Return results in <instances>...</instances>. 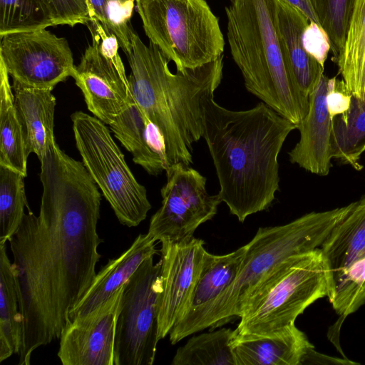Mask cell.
<instances>
[{
	"mask_svg": "<svg viewBox=\"0 0 365 365\" xmlns=\"http://www.w3.org/2000/svg\"><path fill=\"white\" fill-rule=\"evenodd\" d=\"M40 163L38 215L26 213L8 241L22 324L19 365L60 338L96 275L103 242L97 231L101 194L83 163L57 143Z\"/></svg>",
	"mask_w": 365,
	"mask_h": 365,
	"instance_id": "cell-1",
	"label": "cell"
},
{
	"mask_svg": "<svg viewBox=\"0 0 365 365\" xmlns=\"http://www.w3.org/2000/svg\"><path fill=\"white\" fill-rule=\"evenodd\" d=\"M203 133L220 184L217 193L240 222L267 209L279 187L278 156L297 125L264 103L245 110L203 102Z\"/></svg>",
	"mask_w": 365,
	"mask_h": 365,
	"instance_id": "cell-2",
	"label": "cell"
},
{
	"mask_svg": "<svg viewBox=\"0 0 365 365\" xmlns=\"http://www.w3.org/2000/svg\"><path fill=\"white\" fill-rule=\"evenodd\" d=\"M126 56L132 93L158 132L165 170L177 163L190 166L193 144L202 137L204 100L214 95L222 79L223 55L210 63L173 73L170 61L160 48L150 42L145 45L133 31L131 49Z\"/></svg>",
	"mask_w": 365,
	"mask_h": 365,
	"instance_id": "cell-3",
	"label": "cell"
},
{
	"mask_svg": "<svg viewBox=\"0 0 365 365\" xmlns=\"http://www.w3.org/2000/svg\"><path fill=\"white\" fill-rule=\"evenodd\" d=\"M277 0H230L225 7L227 38L246 89L298 125L309 99L295 88L277 35Z\"/></svg>",
	"mask_w": 365,
	"mask_h": 365,
	"instance_id": "cell-4",
	"label": "cell"
},
{
	"mask_svg": "<svg viewBox=\"0 0 365 365\" xmlns=\"http://www.w3.org/2000/svg\"><path fill=\"white\" fill-rule=\"evenodd\" d=\"M356 202L323 212H312L282 225L259 227L246 251L233 283L199 317L191 334L218 328L240 316L251 292L289 257L319 248L328 235L355 207Z\"/></svg>",
	"mask_w": 365,
	"mask_h": 365,
	"instance_id": "cell-5",
	"label": "cell"
},
{
	"mask_svg": "<svg viewBox=\"0 0 365 365\" xmlns=\"http://www.w3.org/2000/svg\"><path fill=\"white\" fill-rule=\"evenodd\" d=\"M329 277L320 248L277 266L243 302L237 335L274 334L294 324L319 299L328 297Z\"/></svg>",
	"mask_w": 365,
	"mask_h": 365,
	"instance_id": "cell-6",
	"label": "cell"
},
{
	"mask_svg": "<svg viewBox=\"0 0 365 365\" xmlns=\"http://www.w3.org/2000/svg\"><path fill=\"white\" fill-rule=\"evenodd\" d=\"M135 7L149 41L175 63L177 71L222 56L219 20L205 0H136Z\"/></svg>",
	"mask_w": 365,
	"mask_h": 365,
	"instance_id": "cell-7",
	"label": "cell"
},
{
	"mask_svg": "<svg viewBox=\"0 0 365 365\" xmlns=\"http://www.w3.org/2000/svg\"><path fill=\"white\" fill-rule=\"evenodd\" d=\"M82 163L120 224L137 227L151 209L145 187L138 182L103 121L83 111L71 115Z\"/></svg>",
	"mask_w": 365,
	"mask_h": 365,
	"instance_id": "cell-8",
	"label": "cell"
},
{
	"mask_svg": "<svg viewBox=\"0 0 365 365\" xmlns=\"http://www.w3.org/2000/svg\"><path fill=\"white\" fill-rule=\"evenodd\" d=\"M143 262L125 283L116 322L115 365H152L157 350L161 261Z\"/></svg>",
	"mask_w": 365,
	"mask_h": 365,
	"instance_id": "cell-9",
	"label": "cell"
},
{
	"mask_svg": "<svg viewBox=\"0 0 365 365\" xmlns=\"http://www.w3.org/2000/svg\"><path fill=\"white\" fill-rule=\"evenodd\" d=\"M1 37L0 62L13 82L51 89L76 71L68 41L46 29L7 34Z\"/></svg>",
	"mask_w": 365,
	"mask_h": 365,
	"instance_id": "cell-10",
	"label": "cell"
},
{
	"mask_svg": "<svg viewBox=\"0 0 365 365\" xmlns=\"http://www.w3.org/2000/svg\"><path fill=\"white\" fill-rule=\"evenodd\" d=\"M165 173L161 206L152 216L148 233L159 242L182 241L213 218L222 202L217 194L207 192V180L195 169L177 163Z\"/></svg>",
	"mask_w": 365,
	"mask_h": 365,
	"instance_id": "cell-11",
	"label": "cell"
},
{
	"mask_svg": "<svg viewBox=\"0 0 365 365\" xmlns=\"http://www.w3.org/2000/svg\"><path fill=\"white\" fill-rule=\"evenodd\" d=\"M161 292L158 339H164L183 314L200 275L206 252L204 240H161Z\"/></svg>",
	"mask_w": 365,
	"mask_h": 365,
	"instance_id": "cell-12",
	"label": "cell"
},
{
	"mask_svg": "<svg viewBox=\"0 0 365 365\" xmlns=\"http://www.w3.org/2000/svg\"><path fill=\"white\" fill-rule=\"evenodd\" d=\"M124 284L97 307L66 324L58 351L63 365H115V327Z\"/></svg>",
	"mask_w": 365,
	"mask_h": 365,
	"instance_id": "cell-13",
	"label": "cell"
},
{
	"mask_svg": "<svg viewBox=\"0 0 365 365\" xmlns=\"http://www.w3.org/2000/svg\"><path fill=\"white\" fill-rule=\"evenodd\" d=\"M73 78L88 109L107 125L135 103L125 68L104 57L93 43L85 50Z\"/></svg>",
	"mask_w": 365,
	"mask_h": 365,
	"instance_id": "cell-14",
	"label": "cell"
},
{
	"mask_svg": "<svg viewBox=\"0 0 365 365\" xmlns=\"http://www.w3.org/2000/svg\"><path fill=\"white\" fill-rule=\"evenodd\" d=\"M329 90V78L323 74L309 97L308 112L297 125L299 140L288 153L292 163L321 176L327 175L332 166Z\"/></svg>",
	"mask_w": 365,
	"mask_h": 365,
	"instance_id": "cell-15",
	"label": "cell"
},
{
	"mask_svg": "<svg viewBox=\"0 0 365 365\" xmlns=\"http://www.w3.org/2000/svg\"><path fill=\"white\" fill-rule=\"evenodd\" d=\"M245 245L223 255L206 251L200 275L180 319L169 333L174 345L191 335L200 314L235 280L245 254Z\"/></svg>",
	"mask_w": 365,
	"mask_h": 365,
	"instance_id": "cell-16",
	"label": "cell"
},
{
	"mask_svg": "<svg viewBox=\"0 0 365 365\" xmlns=\"http://www.w3.org/2000/svg\"><path fill=\"white\" fill-rule=\"evenodd\" d=\"M309 22L303 13L287 1L277 0L276 24L283 58L295 88L307 99L324 69L304 46L303 34Z\"/></svg>",
	"mask_w": 365,
	"mask_h": 365,
	"instance_id": "cell-17",
	"label": "cell"
},
{
	"mask_svg": "<svg viewBox=\"0 0 365 365\" xmlns=\"http://www.w3.org/2000/svg\"><path fill=\"white\" fill-rule=\"evenodd\" d=\"M231 348L235 365H301L314 347L293 324L272 335L235 334Z\"/></svg>",
	"mask_w": 365,
	"mask_h": 365,
	"instance_id": "cell-18",
	"label": "cell"
},
{
	"mask_svg": "<svg viewBox=\"0 0 365 365\" xmlns=\"http://www.w3.org/2000/svg\"><path fill=\"white\" fill-rule=\"evenodd\" d=\"M158 240L140 234L119 257L110 259L96 275L82 299L69 313V320L91 312L124 284L147 258L158 253Z\"/></svg>",
	"mask_w": 365,
	"mask_h": 365,
	"instance_id": "cell-19",
	"label": "cell"
},
{
	"mask_svg": "<svg viewBox=\"0 0 365 365\" xmlns=\"http://www.w3.org/2000/svg\"><path fill=\"white\" fill-rule=\"evenodd\" d=\"M11 86L26 154L35 153L40 161L56 143L53 135L56 101L53 90L26 87L14 82Z\"/></svg>",
	"mask_w": 365,
	"mask_h": 365,
	"instance_id": "cell-20",
	"label": "cell"
},
{
	"mask_svg": "<svg viewBox=\"0 0 365 365\" xmlns=\"http://www.w3.org/2000/svg\"><path fill=\"white\" fill-rule=\"evenodd\" d=\"M108 125L115 137L132 154L135 164L151 175H158L165 170L160 137L136 102L125 108Z\"/></svg>",
	"mask_w": 365,
	"mask_h": 365,
	"instance_id": "cell-21",
	"label": "cell"
},
{
	"mask_svg": "<svg viewBox=\"0 0 365 365\" xmlns=\"http://www.w3.org/2000/svg\"><path fill=\"white\" fill-rule=\"evenodd\" d=\"M320 249L329 272V297L334 276L365 256V196L334 226Z\"/></svg>",
	"mask_w": 365,
	"mask_h": 365,
	"instance_id": "cell-22",
	"label": "cell"
},
{
	"mask_svg": "<svg viewBox=\"0 0 365 365\" xmlns=\"http://www.w3.org/2000/svg\"><path fill=\"white\" fill-rule=\"evenodd\" d=\"M22 340V324L18 288L6 244H0V362L19 354Z\"/></svg>",
	"mask_w": 365,
	"mask_h": 365,
	"instance_id": "cell-23",
	"label": "cell"
},
{
	"mask_svg": "<svg viewBox=\"0 0 365 365\" xmlns=\"http://www.w3.org/2000/svg\"><path fill=\"white\" fill-rule=\"evenodd\" d=\"M331 155L340 163L361 170L360 158L365 152V95L363 100L351 96L348 108L331 120Z\"/></svg>",
	"mask_w": 365,
	"mask_h": 365,
	"instance_id": "cell-24",
	"label": "cell"
},
{
	"mask_svg": "<svg viewBox=\"0 0 365 365\" xmlns=\"http://www.w3.org/2000/svg\"><path fill=\"white\" fill-rule=\"evenodd\" d=\"M28 157L9 75L0 62V165L26 177Z\"/></svg>",
	"mask_w": 365,
	"mask_h": 365,
	"instance_id": "cell-25",
	"label": "cell"
},
{
	"mask_svg": "<svg viewBox=\"0 0 365 365\" xmlns=\"http://www.w3.org/2000/svg\"><path fill=\"white\" fill-rule=\"evenodd\" d=\"M345 87L353 96L365 95V0H356L344 48L334 61Z\"/></svg>",
	"mask_w": 365,
	"mask_h": 365,
	"instance_id": "cell-26",
	"label": "cell"
},
{
	"mask_svg": "<svg viewBox=\"0 0 365 365\" xmlns=\"http://www.w3.org/2000/svg\"><path fill=\"white\" fill-rule=\"evenodd\" d=\"M235 330L222 328L194 336L176 351L172 365H235L231 342Z\"/></svg>",
	"mask_w": 365,
	"mask_h": 365,
	"instance_id": "cell-27",
	"label": "cell"
},
{
	"mask_svg": "<svg viewBox=\"0 0 365 365\" xmlns=\"http://www.w3.org/2000/svg\"><path fill=\"white\" fill-rule=\"evenodd\" d=\"M21 173L0 165V244H6L29 209Z\"/></svg>",
	"mask_w": 365,
	"mask_h": 365,
	"instance_id": "cell-28",
	"label": "cell"
},
{
	"mask_svg": "<svg viewBox=\"0 0 365 365\" xmlns=\"http://www.w3.org/2000/svg\"><path fill=\"white\" fill-rule=\"evenodd\" d=\"M56 26L44 0H0V36Z\"/></svg>",
	"mask_w": 365,
	"mask_h": 365,
	"instance_id": "cell-29",
	"label": "cell"
},
{
	"mask_svg": "<svg viewBox=\"0 0 365 365\" xmlns=\"http://www.w3.org/2000/svg\"><path fill=\"white\" fill-rule=\"evenodd\" d=\"M328 299L336 312L344 317L365 304V256L334 276Z\"/></svg>",
	"mask_w": 365,
	"mask_h": 365,
	"instance_id": "cell-30",
	"label": "cell"
},
{
	"mask_svg": "<svg viewBox=\"0 0 365 365\" xmlns=\"http://www.w3.org/2000/svg\"><path fill=\"white\" fill-rule=\"evenodd\" d=\"M356 0H310L335 61L341 53Z\"/></svg>",
	"mask_w": 365,
	"mask_h": 365,
	"instance_id": "cell-31",
	"label": "cell"
},
{
	"mask_svg": "<svg viewBox=\"0 0 365 365\" xmlns=\"http://www.w3.org/2000/svg\"><path fill=\"white\" fill-rule=\"evenodd\" d=\"M91 19L94 18L118 39L120 47L128 56L131 49L133 29L130 21L136 0H88Z\"/></svg>",
	"mask_w": 365,
	"mask_h": 365,
	"instance_id": "cell-32",
	"label": "cell"
},
{
	"mask_svg": "<svg viewBox=\"0 0 365 365\" xmlns=\"http://www.w3.org/2000/svg\"><path fill=\"white\" fill-rule=\"evenodd\" d=\"M51 11L55 24L71 27L85 24L91 19L88 0H44Z\"/></svg>",
	"mask_w": 365,
	"mask_h": 365,
	"instance_id": "cell-33",
	"label": "cell"
},
{
	"mask_svg": "<svg viewBox=\"0 0 365 365\" xmlns=\"http://www.w3.org/2000/svg\"><path fill=\"white\" fill-rule=\"evenodd\" d=\"M303 43L306 51L324 67L330 44L327 34L319 24L309 23L303 34Z\"/></svg>",
	"mask_w": 365,
	"mask_h": 365,
	"instance_id": "cell-34",
	"label": "cell"
},
{
	"mask_svg": "<svg viewBox=\"0 0 365 365\" xmlns=\"http://www.w3.org/2000/svg\"><path fill=\"white\" fill-rule=\"evenodd\" d=\"M356 364L355 362L346 360V359H341L337 358H334L331 356H328L324 354H319L317 352L314 348L309 350V351L305 355L302 364Z\"/></svg>",
	"mask_w": 365,
	"mask_h": 365,
	"instance_id": "cell-35",
	"label": "cell"
},
{
	"mask_svg": "<svg viewBox=\"0 0 365 365\" xmlns=\"http://www.w3.org/2000/svg\"><path fill=\"white\" fill-rule=\"evenodd\" d=\"M291 5L299 9L309 19L310 22L319 24L318 20L312 9L310 0H285Z\"/></svg>",
	"mask_w": 365,
	"mask_h": 365,
	"instance_id": "cell-36",
	"label": "cell"
}]
</instances>
